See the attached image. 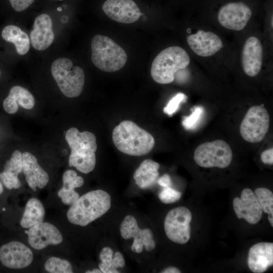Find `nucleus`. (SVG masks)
<instances>
[{"label":"nucleus","instance_id":"f257e3e1","mask_svg":"<svg viewBox=\"0 0 273 273\" xmlns=\"http://www.w3.org/2000/svg\"><path fill=\"white\" fill-rule=\"evenodd\" d=\"M112 140L119 151L135 156L147 154L155 145V140L149 132L130 120L122 121L114 128Z\"/></svg>","mask_w":273,"mask_h":273},{"label":"nucleus","instance_id":"f03ea898","mask_svg":"<svg viewBox=\"0 0 273 273\" xmlns=\"http://www.w3.org/2000/svg\"><path fill=\"white\" fill-rule=\"evenodd\" d=\"M111 205V197L107 192L102 190L92 191L71 205L67 217L72 224L86 226L105 214Z\"/></svg>","mask_w":273,"mask_h":273},{"label":"nucleus","instance_id":"7ed1b4c3","mask_svg":"<svg viewBox=\"0 0 273 273\" xmlns=\"http://www.w3.org/2000/svg\"><path fill=\"white\" fill-rule=\"evenodd\" d=\"M65 137L71 150L69 166L83 173L92 171L96 165L97 149L94 134L87 131L80 132L71 127L66 132Z\"/></svg>","mask_w":273,"mask_h":273},{"label":"nucleus","instance_id":"20e7f679","mask_svg":"<svg viewBox=\"0 0 273 273\" xmlns=\"http://www.w3.org/2000/svg\"><path fill=\"white\" fill-rule=\"evenodd\" d=\"M190 62V57L184 49L178 46L168 47L154 59L151 75L157 83H170L174 80L175 73L186 68Z\"/></svg>","mask_w":273,"mask_h":273},{"label":"nucleus","instance_id":"39448f33","mask_svg":"<svg viewBox=\"0 0 273 273\" xmlns=\"http://www.w3.org/2000/svg\"><path fill=\"white\" fill-rule=\"evenodd\" d=\"M92 61L98 69L113 72L125 65L127 56L125 51L111 38L97 34L91 41Z\"/></svg>","mask_w":273,"mask_h":273},{"label":"nucleus","instance_id":"423d86ee","mask_svg":"<svg viewBox=\"0 0 273 273\" xmlns=\"http://www.w3.org/2000/svg\"><path fill=\"white\" fill-rule=\"evenodd\" d=\"M51 73L60 91L68 98H76L82 93L84 83L83 70L73 66L67 58H60L51 65Z\"/></svg>","mask_w":273,"mask_h":273},{"label":"nucleus","instance_id":"0eeeda50","mask_svg":"<svg viewBox=\"0 0 273 273\" xmlns=\"http://www.w3.org/2000/svg\"><path fill=\"white\" fill-rule=\"evenodd\" d=\"M232 157L231 147L221 140L200 145L195 149L194 154L195 162L204 168H226L230 165Z\"/></svg>","mask_w":273,"mask_h":273},{"label":"nucleus","instance_id":"6e6552de","mask_svg":"<svg viewBox=\"0 0 273 273\" xmlns=\"http://www.w3.org/2000/svg\"><path fill=\"white\" fill-rule=\"evenodd\" d=\"M269 121V116L265 108L258 105L251 107L240 125L242 137L252 143L261 142L268 130Z\"/></svg>","mask_w":273,"mask_h":273},{"label":"nucleus","instance_id":"1a4fd4ad","mask_svg":"<svg viewBox=\"0 0 273 273\" xmlns=\"http://www.w3.org/2000/svg\"><path fill=\"white\" fill-rule=\"evenodd\" d=\"M192 217L190 210L184 206L177 207L170 210L164 223L167 238L176 243H187L191 236Z\"/></svg>","mask_w":273,"mask_h":273},{"label":"nucleus","instance_id":"9d476101","mask_svg":"<svg viewBox=\"0 0 273 273\" xmlns=\"http://www.w3.org/2000/svg\"><path fill=\"white\" fill-rule=\"evenodd\" d=\"M120 232L124 239L133 238L131 249L135 253H141L144 247L148 251L155 248L152 231L149 229L139 228L135 218L132 215H128L124 217L120 224Z\"/></svg>","mask_w":273,"mask_h":273},{"label":"nucleus","instance_id":"9b49d317","mask_svg":"<svg viewBox=\"0 0 273 273\" xmlns=\"http://www.w3.org/2000/svg\"><path fill=\"white\" fill-rule=\"evenodd\" d=\"M252 16L250 8L242 2L230 3L219 10L218 20L223 27L239 31L245 28Z\"/></svg>","mask_w":273,"mask_h":273},{"label":"nucleus","instance_id":"f8f14e48","mask_svg":"<svg viewBox=\"0 0 273 273\" xmlns=\"http://www.w3.org/2000/svg\"><path fill=\"white\" fill-rule=\"evenodd\" d=\"M33 255L25 245L18 241H12L0 247V261L6 267L20 269L29 266Z\"/></svg>","mask_w":273,"mask_h":273},{"label":"nucleus","instance_id":"ddd939ff","mask_svg":"<svg viewBox=\"0 0 273 273\" xmlns=\"http://www.w3.org/2000/svg\"><path fill=\"white\" fill-rule=\"evenodd\" d=\"M234 211L239 219L243 218L250 224H255L260 220L262 215V208L254 193L250 189H244L240 198L233 200Z\"/></svg>","mask_w":273,"mask_h":273},{"label":"nucleus","instance_id":"4468645a","mask_svg":"<svg viewBox=\"0 0 273 273\" xmlns=\"http://www.w3.org/2000/svg\"><path fill=\"white\" fill-rule=\"evenodd\" d=\"M102 9L112 20L125 24L136 22L142 15L139 8L132 0H106Z\"/></svg>","mask_w":273,"mask_h":273},{"label":"nucleus","instance_id":"2eb2a0df","mask_svg":"<svg viewBox=\"0 0 273 273\" xmlns=\"http://www.w3.org/2000/svg\"><path fill=\"white\" fill-rule=\"evenodd\" d=\"M29 245L36 250L44 249L49 245H58L63 241L59 230L49 222H40L30 228L28 231Z\"/></svg>","mask_w":273,"mask_h":273},{"label":"nucleus","instance_id":"dca6fc26","mask_svg":"<svg viewBox=\"0 0 273 273\" xmlns=\"http://www.w3.org/2000/svg\"><path fill=\"white\" fill-rule=\"evenodd\" d=\"M191 49L197 55L206 57L217 53L223 47L220 37L211 31L199 30L187 37Z\"/></svg>","mask_w":273,"mask_h":273},{"label":"nucleus","instance_id":"f3484780","mask_svg":"<svg viewBox=\"0 0 273 273\" xmlns=\"http://www.w3.org/2000/svg\"><path fill=\"white\" fill-rule=\"evenodd\" d=\"M263 60V48L258 38L249 37L245 41L242 54L243 69L250 77L256 76L260 72Z\"/></svg>","mask_w":273,"mask_h":273},{"label":"nucleus","instance_id":"a211bd4d","mask_svg":"<svg viewBox=\"0 0 273 273\" xmlns=\"http://www.w3.org/2000/svg\"><path fill=\"white\" fill-rule=\"evenodd\" d=\"M52 26V20L48 14H42L35 18L30 34L31 45L35 50L42 51L52 44L55 38Z\"/></svg>","mask_w":273,"mask_h":273},{"label":"nucleus","instance_id":"6ab92c4d","mask_svg":"<svg viewBox=\"0 0 273 273\" xmlns=\"http://www.w3.org/2000/svg\"><path fill=\"white\" fill-rule=\"evenodd\" d=\"M247 264L253 272L266 271L273 264V243L260 242L253 245L249 250Z\"/></svg>","mask_w":273,"mask_h":273},{"label":"nucleus","instance_id":"aec40b11","mask_svg":"<svg viewBox=\"0 0 273 273\" xmlns=\"http://www.w3.org/2000/svg\"><path fill=\"white\" fill-rule=\"evenodd\" d=\"M22 171L29 186L33 190L43 188L49 181V176L39 165L36 158L31 153L22 154Z\"/></svg>","mask_w":273,"mask_h":273},{"label":"nucleus","instance_id":"412c9836","mask_svg":"<svg viewBox=\"0 0 273 273\" xmlns=\"http://www.w3.org/2000/svg\"><path fill=\"white\" fill-rule=\"evenodd\" d=\"M35 100L32 94L27 89L19 85L13 86L8 96L3 102L5 111L10 114L16 113L20 106L25 109H32Z\"/></svg>","mask_w":273,"mask_h":273},{"label":"nucleus","instance_id":"4be33fe9","mask_svg":"<svg viewBox=\"0 0 273 273\" xmlns=\"http://www.w3.org/2000/svg\"><path fill=\"white\" fill-rule=\"evenodd\" d=\"M22 154L16 150L7 161L3 171L0 173V178L7 189H18L21 187L18 175L22 171Z\"/></svg>","mask_w":273,"mask_h":273},{"label":"nucleus","instance_id":"5701e85b","mask_svg":"<svg viewBox=\"0 0 273 273\" xmlns=\"http://www.w3.org/2000/svg\"><path fill=\"white\" fill-rule=\"evenodd\" d=\"M63 187L58 193L62 202L67 205L73 204L79 197L74 189L81 187L84 184L82 177L78 176L73 170L65 171L62 176Z\"/></svg>","mask_w":273,"mask_h":273},{"label":"nucleus","instance_id":"b1692460","mask_svg":"<svg viewBox=\"0 0 273 273\" xmlns=\"http://www.w3.org/2000/svg\"><path fill=\"white\" fill-rule=\"evenodd\" d=\"M159 164L151 160H144L135 170L133 178L139 187L144 189L154 185L159 176Z\"/></svg>","mask_w":273,"mask_h":273},{"label":"nucleus","instance_id":"393cba45","mask_svg":"<svg viewBox=\"0 0 273 273\" xmlns=\"http://www.w3.org/2000/svg\"><path fill=\"white\" fill-rule=\"evenodd\" d=\"M2 37L6 41L14 44L17 53L24 55L30 49V39L28 35L18 26L10 25L4 28Z\"/></svg>","mask_w":273,"mask_h":273},{"label":"nucleus","instance_id":"a878e982","mask_svg":"<svg viewBox=\"0 0 273 273\" xmlns=\"http://www.w3.org/2000/svg\"><path fill=\"white\" fill-rule=\"evenodd\" d=\"M45 210L41 202L37 199H30L25 207L20 225L23 228L30 227L43 221Z\"/></svg>","mask_w":273,"mask_h":273},{"label":"nucleus","instance_id":"bb28decb","mask_svg":"<svg viewBox=\"0 0 273 273\" xmlns=\"http://www.w3.org/2000/svg\"><path fill=\"white\" fill-rule=\"evenodd\" d=\"M44 268L51 273L73 272L72 266L68 261L56 257L49 258L44 264Z\"/></svg>","mask_w":273,"mask_h":273},{"label":"nucleus","instance_id":"cd10ccee","mask_svg":"<svg viewBox=\"0 0 273 273\" xmlns=\"http://www.w3.org/2000/svg\"><path fill=\"white\" fill-rule=\"evenodd\" d=\"M264 213L273 215V194L265 188H258L254 192Z\"/></svg>","mask_w":273,"mask_h":273},{"label":"nucleus","instance_id":"c85d7f7f","mask_svg":"<svg viewBox=\"0 0 273 273\" xmlns=\"http://www.w3.org/2000/svg\"><path fill=\"white\" fill-rule=\"evenodd\" d=\"M114 253L113 250L106 247L102 249L99 255V258L101 261L99 264V267L103 273H118L119 271L111 265V262L113 257Z\"/></svg>","mask_w":273,"mask_h":273},{"label":"nucleus","instance_id":"c756f323","mask_svg":"<svg viewBox=\"0 0 273 273\" xmlns=\"http://www.w3.org/2000/svg\"><path fill=\"white\" fill-rule=\"evenodd\" d=\"M181 193L170 187L164 188L158 195L160 200L164 204L174 203L179 200Z\"/></svg>","mask_w":273,"mask_h":273},{"label":"nucleus","instance_id":"7c9ffc66","mask_svg":"<svg viewBox=\"0 0 273 273\" xmlns=\"http://www.w3.org/2000/svg\"><path fill=\"white\" fill-rule=\"evenodd\" d=\"M203 111L201 107H196L190 116L184 118L182 121L183 126L187 129H194L200 121Z\"/></svg>","mask_w":273,"mask_h":273},{"label":"nucleus","instance_id":"2f4dec72","mask_svg":"<svg viewBox=\"0 0 273 273\" xmlns=\"http://www.w3.org/2000/svg\"><path fill=\"white\" fill-rule=\"evenodd\" d=\"M187 97L181 93L177 94L168 103L166 107H164L163 111L168 115H172L178 109L179 104L184 101Z\"/></svg>","mask_w":273,"mask_h":273},{"label":"nucleus","instance_id":"473e14b6","mask_svg":"<svg viewBox=\"0 0 273 273\" xmlns=\"http://www.w3.org/2000/svg\"><path fill=\"white\" fill-rule=\"evenodd\" d=\"M35 0H9L12 8L20 12L27 9Z\"/></svg>","mask_w":273,"mask_h":273},{"label":"nucleus","instance_id":"72a5a7b5","mask_svg":"<svg viewBox=\"0 0 273 273\" xmlns=\"http://www.w3.org/2000/svg\"><path fill=\"white\" fill-rule=\"evenodd\" d=\"M111 266L115 268H122L125 265V261L123 255L119 252H116L113 255L111 262Z\"/></svg>","mask_w":273,"mask_h":273},{"label":"nucleus","instance_id":"f704fd0d","mask_svg":"<svg viewBox=\"0 0 273 273\" xmlns=\"http://www.w3.org/2000/svg\"><path fill=\"white\" fill-rule=\"evenodd\" d=\"M261 161L265 164H273V149L270 148L263 151L260 155Z\"/></svg>","mask_w":273,"mask_h":273},{"label":"nucleus","instance_id":"c9c22d12","mask_svg":"<svg viewBox=\"0 0 273 273\" xmlns=\"http://www.w3.org/2000/svg\"><path fill=\"white\" fill-rule=\"evenodd\" d=\"M157 183L163 188L170 187L171 181L170 176L167 174H164L157 179Z\"/></svg>","mask_w":273,"mask_h":273},{"label":"nucleus","instance_id":"e433bc0d","mask_svg":"<svg viewBox=\"0 0 273 273\" xmlns=\"http://www.w3.org/2000/svg\"><path fill=\"white\" fill-rule=\"evenodd\" d=\"M180 272L179 269L173 266L167 267L161 271L162 273H180Z\"/></svg>","mask_w":273,"mask_h":273},{"label":"nucleus","instance_id":"4c0bfd02","mask_svg":"<svg viewBox=\"0 0 273 273\" xmlns=\"http://www.w3.org/2000/svg\"><path fill=\"white\" fill-rule=\"evenodd\" d=\"M86 273H101L102 271L100 269L96 268L92 270H87L85 272Z\"/></svg>","mask_w":273,"mask_h":273},{"label":"nucleus","instance_id":"58836bf2","mask_svg":"<svg viewBox=\"0 0 273 273\" xmlns=\"http://www.w3.org/2000/svg\"><path fill=\"white\" fill-rule=\"evenodd\" d=\"M268 220L271 226H273V215H268Z\"/></svg>","mask_w":273,"mask_h":273},{"label":"nucleus","instance_id":"ea45409f","mask_svg":"<svg viewBox=\"0 0 273 273\" xmlns=\"http://www.w3.org/2000/svg\"><path fill=\"white\" fill-rule=\"evenodd\" d=\"M4 191L3 185L1 181H0V195L3 193Z\"/></svg>","mask_w":273,"mask_h":273},{"label":"nucleus","instance_id":"a19ab883","mask_svg":"<svg viewBox=\"0 0 273 273\" xmlns=\"http://www.w3.org/2000/svg\"><path fill=\"white\" fill-rule=\"evenodd\" d=\"M58 10L59 11H61V8H58Z\"/></svg>","mask_w":273,"mask_h":273},{"label":"nucleus","instance_id":"79ce46f5","mask_svg":"<svg viewBox=\"0 0 273 273\" xmlns=\"http://www.w3.org/2000/svg\"><path fill=\"white\" fill-rule=\"evenodd\" d=\"M0 76H1V71H0Z\"/></svg>","mask_w":273,"mask_h":273},{"label":"nucleus","instance_id":"37998d69","mask_svg":"<svg viewBox=\"0 0 273 273\" xmlns=\"http://www.w3.org/2000/svg\"><path fill=\"white\" fill-rule=\"evenodd\" d=\"M60 1H62V0H60Z\"/></svg>","mask_w":273,"mask_h":273}]
</instances>
